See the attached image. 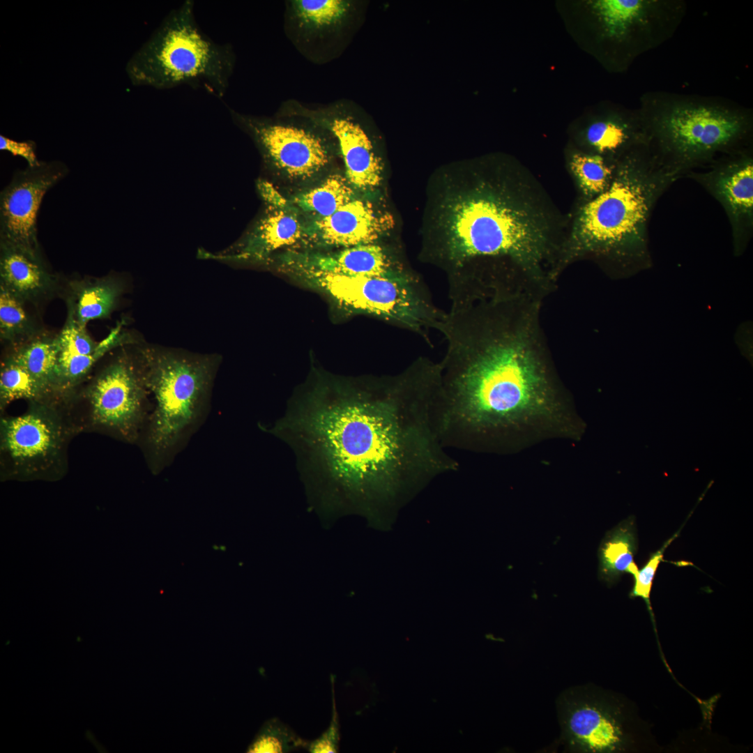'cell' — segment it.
Returning a JSON list of instances; mask_svg holds the SVG:
<instances>
[{"label": "cell", "mask_w": 753, "mask_h": 753, "mask_svg": "<svg viewBox=\"0 0 753 753\" xmlns=\"http://www.w3.org/2000/svg\"><path fill=\"white\" fill-rule=\"evenodd\" d=\"M0 150L22 157L27 162V166H35L40 161L37 158L36 144L32 140L17 141L0 135Z\"/></svg>", "instance_id": "34"}, {"label": "cell", "mask_w": 753, "mask_h": 753, "mask_svg": "<svg viewBox=\"0 0 753 753\" xmlns=\"http://www.w3.org/2000/svg\"><path fill=\"white\" fill-rule=\"evenodd\" d=\"M441 227L421 257L446 274L452 304L500 285L496 267L510 261L538 273L559 220L526 170H484L444 202Z\"/></svg>", "instance_id": "2"}, {"label": "cell", "mask_w": 753, "mask_h": 753, "mask_svg": "<svg viewBox=\"0 0 753 753\" xmlns=\"http://www.w3.org/2000/svg\"><path fill=\"white\" fill-rule=\"evenodd\" d=\"M137 356L154 401L140 436L149 464L159 471L203 418L214 366L207 358L153 347L141 349Z\"/></svg>", "instance_id": "6"}, {"label": "cell", "mask_w": 753, "mask_h": 753, "mask_svg": "<svg viewBox=\"0 0 753 753\" xmlns=\"http://www.w3.org/2000/svg\"><path fill=\"white\" fill-rule=\"evenodd\" d=\"M638 111L647 145L678 164L706 159L750 130L749 110L717 98L667 92L643 95Z\"/></svg>", "instance_id": "7"}, {"label": "cell", "mask_w": 753, "mask_h": 753, "mask_svg": "<svg viewBox=\"0 0 753 753\" xmlns=\"http://www.w3.org/2000/svg\"><path fill=\"white\" fill-rule=\"evenodd\" d=\"M394 225L392 215L356 197L305 229L303 250H329L379 243Z\"/></svg>", "instance_id": "16"}, {"label": "cell", "mask_w": 753, "mask_h": 753, "mask_svg": "<svg viewBox=\"0 0 753 753\" xmlns=\"http://www.w3.org/2000/svg\"><path fill=\"white\" fill-rule=\"evenodd\" d=\"M711 187L724 206L733 226L752 222L753 213V163L743 157L722 167L711 176Z\"/></svg>", "instance_id": "22"}, {"label": "cell", "mask_w": 753, "mask_h": 753, "mask_svg": "<svg viewBox=\"0 0 753 753\" xmlns=\"http://www.w3.org/2000/svg\"><path fill=\"white\" fill-rule=\"evenodd\" d=\"M59 160L40 161L14 172L0 194V245L43 258L37 220L45 194L68 174Z\"/></svg>", "instance_id": "12"}, {"label": "cell", "mask_w": 753, "mask_h": 753, "mask_svg": "<svg viewBox=\"0 0 753 753\" xmlns=\"http://www.w3.org/2000/svg\"><path fill=\"white\" fill-rule=\"evenodd\" d=\"M77 432L64 401L31 402L22 414L1 418V468L24 478L59 474Z\"/></svg>", "instance_id": "9"}, {"label": "cell", "mask_w": 753, "mask_h": 753, "mask_svg": "<svg viewBox=\"0 0 753 753\" xmlns=\"http://www.w3.org/2000/svg\"><path fill=\"white\" fill-rule=\"evenodd\" d=\"M271 263L280 271L300 268L351 277L383 276L408 270L379 243L329 250H290L274 256Z\"/></svg>", "instance_id": "17"}, {"label": "cell", "mask_w": 753, "mask_h": 753, "mask_svg": "<svg viewBox=\"0 0 753 753\" xmlns=\"http://www.w3.org/2000/svg\"><path fill=\"white\" fill-rule=\"evenodd\" d=\"M58 335L42 334L12 348L8 356L24 367L53 396L63 399L57 387Z\"/></svg>", "instance_id": "24"}, {"label": "cell", "mask_w": 753, "mask_h": 753, "mask_svg": "<svg viewBox=\"0 0 753 753\" xmlns=\"http://www.w3.org/2000/svg\"><path fill=\"white\" fill-rule=\"evenodd\" d=\"M441 404L436 366L419 358L390 376L336 375L312 363L284 414L261 429L294 451L311 508L329 523L374 515L406 476L452 469L432 408Z\"/></svg>", "instance_id": "1"}, {"label": "cell", "mask_w": 753, "mask_h": 753, "mask_svg": "<svg viewBox=\"0 0 753 753\" xmlns=\"http://www.w3.org/2000/svg\"><path fill=\"white\" fill-rule=\"evenodd\" d=\"M437 330L444 420L474 428L508 427L549 416L555 408L545 373L515 326L505 301L450 307Z\"/></svg>", "instance_id": "3"}, {"label": "cell", "mask_w": 753, "mask_h": 753, "mask_svg": "<svg viewBox=\"0 0 753 753\" xmlns=\"http://www.w3.org/2000/svg\"><path fill=\"white\" fill-rule=\"evenodd\" d=\"M59 351L77 355H90L101 347L87 333L86 327L79 325L68 314L65 324L58 334Z\"/></svg>", "instance_id": "32"}, {"label": "cell", "mask_w": 753, "mask_h": 753, "mask_svg": "<svg viewBox=\"0 0 753 753\" xmlns=\"http://www.w3.org/2000/svg\"><path fill=\"white\" fill-rule=\"evenodd\" d=\"M228 109L233 121L250 135L265 159L287 174L308 177L328 163L329 146L314 130Z\"/></svg>", "instance_id": "13"}, {"label": "cell", "mask_w": 753, "mask_h": 753, "mask_svg": "<svg viewBox=\"0 0 753 753\" xmlns=\"http://www.w3.org/2000/svg\"><path fill=\"white\" fill-rule=\"evenodd\" d=\"M121 291L120 281L112 275L72 280L66 291L68 314L84 327L91 320L108 318Z\"/></svg>", "instance_id": "21"}, {"label": "cell", "mask_w": 753, "mask_h": 753, "mask_svg": "<svg viewBox=\"0 0 753 753\" xmlns=\"http://www.w3.org/2000/svg\"><path fill=\"white\" fill-rule=\"evenodd\" d=\"M287 8V22L305 43L340 33L353 15V3L347 0H293Z\"/></svg>", "instance_id": "20"}, {"label": "cell", "mask_w": 753, "mask_h": 753, "mask_svg": "<svg viewBox=\"0 0 753 753\" xmlns=\"http://www.w3.org/2000/svg\"><path fill=\"white\" fill-rule=\"evenodd\" d=\"M322 295L342 317L363 315L416 333L427 339L445 312L433 303L429 289L410 271L374 277H351L300 268L281 271Z\"/></svg>", "instance_id": "8"}, {"label": "cell", "mask_w": 753, "mask_h": 753, "mask_svg": "<svg viewBox=\"0 0 753 753\" xmlns=\"http://www.w3.org/2000/svg\"><path fill=\"white\" fill-rule=\"evenodd\" d=\"M680 530L671 538L667 540L662 546L655 552L652 553L641 568L632 575L634 583L630 592L631 598H640L645 602L651 615L654 627H655V618L651 602V593L653 583L657 572V570L661 561H663L664 553L669 545L678 537Z\"/></svg>", "instance_id": "31"}, {"label": "cell", "mask_w": 753, "mask_h": 753, "mask_svg": "<svg viewBox=\"0 0 753 753\" xmlns=\"http://www.w3.org/2000/svg\"><path fill=\"white\" fill-rule=\"evenodd\" d=\"M354 198L353 190L346 177L335 174L318 187L296 197L294 202L320 219L331 215Z\"/></svg>", "instance_id": "28"}, {"label": "cell", "mask_w": 753, "mask_h": 753, "mask_svg": "<svg viewBox=\"0 0 753 753\" xmlns=\"http://www.w3.org/2000/svg\"><path fill=\"white\" fill-rule=\"evenodd\" d=\"M602 40L626 50L628 60L669 40L685 15L671 0H596L590 3Z\"/></svg>", "instance_id": "11"}, {"label": "cell", "mask_w": 753, "mask_h": 753, "mask_svg": "<svg viewBox=\"0 0 753 753\" xmlns=\"http://www.w3.org/2000/svg\"><path fill=\"white\" fill-rule=\"evenodd\" d=\"M235 66L232 46L204 33L196 21L195 1L185 0L167 14L125 70L135 86L165 90L186 85L222 98Z\"/></svg>", "instance_id": "5"}, {"label": "cell", "mask_w": 753, "mask_h": 753, "mask_svg": "<svg viewBox=\"0 0 753 753\" xmlns=\"http://www.w3.org/2000/svg\"><path fill=\"white\" fill-rule=\"evenodd\" d=\"M265 204L264 215L242 239L220 253H205V256L225 261L268 264L279 250L302 242L305 228L296 208Z\"/></svg>", "instance_id": "18"}, {"label": "cell", "mask_w": 753, "mask_h": 753, "mask_svg": "<svg viewBox=\"0 0 753 753\" xmlns=\"http://www.w3.org/2000/svg\"><path fill=\"white\" fill-rule=\"evenodd\" d=\"M561 739L572 752H613L623 749L625 735L616 710L598 701L586 686L564 691L557 701Z\"/></svg>", "instance_id": "15"}, {"label": "cell", "mask_w": 753, "mask_h": 753, "mask_svg": "<svg viewBox=\"0 0 753 753\" xmlns=\"http://www.w3.org/2000/svg\"><path fill=\"white\" fill-rule=\"evenodd\" d=\"M0 286L30 305H36L54 295L59 289V280L48 269L43 258L0 245Z\"/></svg>", "instance_id": "19"}, {"label": "cell", "mask_w": 753, "mask_h": 753, "mask_svg": "<svg viewBox=\"0 0 753 753\" xmlns=\"http://www.w3.org/2000/svg\"><path fill=\"white\" fill-rule=\"evenodd\" d=\"M128 340L122 332V323H119L109 335L101 341V347L94 353L77 355L59 351L56 379L57 387L63 397H68L75 391L76 387L86 377L94 365L109 351L126 342Z\"/></svg>", "instance_id": "25"}, {"label": "cell", "mask_w": 753, "mask_h": 753, "mask_svg": "<svg viewBox=\"0 0 753 753\" xmlns=\"http://www.w3.org/2000/svg\"><path fill=\"white\" fill-rule=\"evenodd\" d=\"M148 394L137 356H119L78 395L86 408L78 430L96 429L121 441L136 442L148 418Z\"/></svg>", "instance_id": "10"}, {"label": "cell", "mask_w": 753, "mask_h": 753, "mask_svg": "<svg viewBox=\"0 0 753 753\" xmlns=\"http://www.w3.org/2000/svg\"><path fill=\"white\" fill-rule=\"evenodd\" d=\"M571 172L583 195L591 199L603 192L610 185L616 165L598 153H575L570 160Z\"/></svg>", "instance_id": "29"}, {"label": "cell", "mask_w": 753, "mask_h": 753, "mask_svg": "<svg viewBox=\"0 0 753 753\" xmlns=\"http://www.w3.org/2000/svg\"><path fill=\"white\" fill-rule=\"evenodd\" d=\"M638 542L634 517H630L608 531L598 549V575L609 585L614 584L624 573L633 575L638 567L634 557Z\"/></svg>", "instance_id": "23"}, {"label": "cell", "mask_w": 753, "mask_h": 753, "mask_svg": "<svg viewBox=\"0 0 753 753\" xmlns=\"http://www.w3.org/2000/svg\"><path fill=\"white\" fill-rule=\"evenodd\" d=\"M333 706L332 717L328 729L317 739L309 743L307 750L312 753H335L339 750L340 723L334 695V678L331 675Z\"/></svg>", "instance_id": "33"}, {"label": "cell", "mask_w": 753, "mask_h": 753, "mask_svg": "<svg viewBox=\"0 0 753 753\" xmlns=\"http://www.w3.org/2000/svg\"><path fill=\"white\" fill-rule=\"evenodd\" d=\"M28 304L0 286V339L11 349L44 333Z\"/></svg>", "instance_id": "26"}, {"label": "cell", "mask_w": 753, "mask_h": 753, "mask_svg": "<svg viewBox=\"0 0 753 753\" xmlns=\"http://www.w3.org/2000/svg\"><path fill=\"white\" fill-rule=\"evenodd\" d=\"M646 144L616 164L612 181L577 212L568 238L572 254L592 253L646 261V225L656 199L676 169L658 167Z\"/></svg>", "instance_id": "4"}, {"label": "cell", "mask_w": 753, "mask_h": 753, "mask_svg": "<svg viewBox=\"0 0 753 753\" xmlns=\"http://www.w3.org/2000/svg\"><path fill=\"white\" fill-rule=\"evenodd\" d=\"M309 742L301 738L277 717L266 721L248 745V753H283L307 748Z\"/></svg>", "instance_id": "30"}, {"label": "cell", "mask_w": 753, "mask_h": 753, "mask_svg": "<svg viewBox=\"0 0 753 753\" xmlns=\"http://www.w3.org/2000/svg\"><path fill=\"white\" fill-rule=\"evenodd\" d=\"M279 109L305 116L331 132L344 162L346 178L352 188L369 191L380 185L383 176L381 160L346 100L317 107L290 100L284 102Z\"/></svg>", "instance_id": "14"}, {"label": "cell", "mask_w": 753, "mask_h": 753, "mask_svg": "<svg viewBox=\"0 0 753 753\" xmlns=\"http://www.w3.org/2000/svg\"><path fill=\"white\" fill-rule=\"evenodd\" d=\"M22 399L29 402L60 400L53 396L24 367L7 355L1 363V410L10 402Z\"/></svg>", "instance_id": "27"}]
</instances>
